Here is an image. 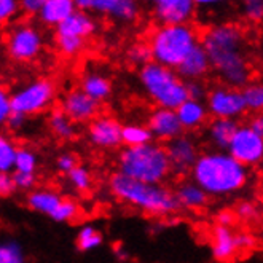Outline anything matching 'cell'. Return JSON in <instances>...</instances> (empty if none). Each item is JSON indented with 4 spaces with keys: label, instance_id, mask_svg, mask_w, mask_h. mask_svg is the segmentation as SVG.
Returning a JSON list of instances; mask_svg holds the SVG:
<instances>
[{
    "label": "cell",
    "instance_id": "cell-1",
    "mask_svg": "<svg viewBox=\"0 0 263 263\" xmlns=\"http://www.w3.org/2000/svg\"><path fill=\"white\" fill-rule=\"evenodd\" d=\"M201 45L222 85L242 89L252 82V66L246 54V37L239 24L223 21L209 26L201 34Z\"/></svg>",
    "mask_w": 263,
    "mask_h": 263
},
{
    "label": "cell",
    "instance_id": "cell-2",
    "mask_svg": "<svg viewBox=\"0 0 263 263\" xmlns=\"http://www.w3.org/2000/svg\"><path fill=\"white\" fill-rule=\"evenodd\" d=\"M190 176L198 187L214 198L236 195L249 180L247 167L228 152L220 150L201 153Z\"/></svg>",
    "mask_w": 263,
    "mask_h": 263
},
{
    "label": "cell",
    "instance_id": "cell-3",
    "mask_svg": "<svg viewBox=\"0 0 263 263\" xmlns=\"http://www.w3.org/2000/svg\"><path fill=\"white\" fill-rule=\"evenodd\" d=\"M109 190L120 201L150 217H166L180 208L173 190L164 185H150L114 173L109 179Z\"/></svg>",
    "mask_w": 263,
    "mask_h": 263
},
{
    "label": "cell",
    "instance_id": "cell-4",
    "mask_svg": "<svg viewBox=\"0 0 263 263\" xmlns=\"http://www.w3.org/2000/svg\"><path fill=\"white\" fill-rule=\"evenodd\" d=\"M117 171L129 179L150 185H163L173 174L166 147L158 142L120 150Z\"/></svg>",
    "mask_w": 263,
    "mask_h": 263
},
{
    "label": "cell",
    "instance_id": "cell-5",
    "mask_svg": "<svg viewBox=\"0 0 263 263\" xmlns=\"http://www.w3.org/2000/svg\"><path fill=\"white\" fill-rule=\"evenodd\" d=\"M147 43L150 46L153 63L177 70L187 56L201 43V35L192 24L158 26L152 30Z\"/></svg>",
    "mask_w": 263,
    "mask_h": 263
},
{
    "label": "cell",
    "instance_id": "cell-6",
    "mask_svg": "<svg viewBox=\"0 0 263 263\" xmlns=\"http://www.w3.org/2000/svg\"><path fill=\"white\" fill-rule=\"evenodd\" d=\"M137 79L145 96L160 109L177 110L189 99L187 82L174 69L150 63L137 72Z\"/></svg>",
    "mask_w": 263,
    "mask_h": 263
},
{
    "label": "cell",
    "instance_id": "cell-7",
    "mask_svg": "<svg viewBox=\"0 0 263 263\" xmlns=\"http://www.w3.org/2000/svg\"><path fill=\"white\" fill-rule=\"evenodd\" d=\"M56 95V83L51 79H46V77L34 79L32 82L26 83L24 86L11 92L13 112L23 114L26 117L42 114L51 109Z\"/></svg>",
    "mask_w": 263,
    "mask_h": 263
},
{
    "label": "cell",
    "instance_id": "cell-8",
    "mask_svg": "<svg viewBox=\"0 0 263 263\" xmlns=\"http://www.w3.org/2000/svg\"><path fill=\"white\" fill-rule=\"evenodd\" d=\"M45 40L42 30L30 23H18L8 29L5 37V50L11 61L29 64L43 53Z\"/></svg>",
    "mask_w": 263,
    "mask_h": 263
},
{
    "label": "cell",
    "instance_id": "cell-9",
    "mask_svg": "<svg viewBox=\"0 0 263 263\" xmlns=\"http://www.w3.org/2000/svg\"><path fill=\"white\" fill-rule=\"evenodd\" d=\"M206 105L214 118L238 120L246 110L242 91L227 85H215L208 91Z\"/></svg>",
    "mask_w": 263,
    "mask_h": 263
},
{
    "label": "cell",
    "instance_id": "cell-10",
    "mask_svg": "<svg viewBox=\"0 0 263 263\" xmlns=\"http://www.w3.org/2000/svg\"><path fill=\"white\" fill-rule=\"evenodd\" d=\"M227 152L246 167L257 166L263 161V137L249 125H241Z\"/></svg>",
    "mask_w": 263,
    "mask_h": 263
},
{
    "label": "cell",
    "instance_id": "cell-11",
    "mask_svg": "<svg viewBox=\"0 0 263 263\" xmlns=\"http://www.w3.org/2000/svg\"><path fill=\"white\" fill-rule=\"evenodd\" d=\"M59 107L75 125H83V123L89 125L92 120L99 117L101 112V102L89 98L80 88L69 89L61 99Z\"/></svg>",
    "mask_w": 263,
    "mask_h": 263
},
{
    "label": "cell",
    "instance_id": "cell-12",
    "mask_svg": "<svg viewBox=\"0 0 263 263\" xmlns=\"http://www.w3.org/2000/svg\"><path fill=\"white\" fill-rule=\"evenodd\" d=\"M164 147H166L169 163H171L173 173L177 176L190 174L201 155L195 139L183 133L182 136L176 137L174 141L167 142Z\"/></svg>",
    "mask_w": 263,
    "mask_h": 263
},
{
    "label": "cell",
    "instance_id": "cell-13",
    "mask_svg": "<svg viewBox=\"0 0 263 263\" xmlns=\"http://www.w3.org/2000/svg\"><path fill=\"white\" fill-rule=\"evenodd\" d=\"M196 13L193 0H157L152 5V16L158 26L190 24Z\"/></svg>",
    "mask_w": 263,
    "mask_h": 263
},
{
    "label": "cell",
    "instance_id": "cell-14",
    "mask_svg": "<svg viewBox=\"0 0 263 263\" xmlns=\"http://www.w3.org/2000/svg\"><path fill=\"white\" fill-rule=\"evenodd\" d=\"M88 141L102 150H114L123 144V125L112 115H99L88 125Z\"/></svg>",
    "mask_w": 263,
    "mask_h": 263
},
{
    "label": "cell",
    "instance_id": "cell-15",
    "mask_svg": "<svg viewBox=\"0 0 263 263\" xmlns=\"http://www.w3.org/2000/svg\"><path fill=\"white\" fill-rule=\"evenodd\" d=\"M77 8L102 14L121 23H133L139 16V5L133 0H77Z\"/></svg>",
    "mask_w": 263,
    "mask_h": 263
},
{
    "label": "cell",
    "instance_id": "cell-16",
    "mask_svg": "<svg viewBox=\"0 0 263 263\" xmlns=\"http://www.w3.org/2000/svg\"><path fill=\"white\" fill-rule=\"evenodd\" d=\"M147 128L153 134V139L166 144L182 136L185 131L180 125V120L176 110L160 109V107H157V109L148 114Z\"/></svg>",
    "mask_w": 263,
    "mask_h": 263
},
{
    "label": "cell",
    "instance_id": "cell-17",
    "mask_svg": "<svg viewBox=\"0 0 263 263\" xmlns=\"http://www.w3.org/2000/svg\"><path fill=\"white\" fill-rule=\"evenodd\" d=\"M239 252L236 233L231 227L215 223L211 228V255L217 263H228Z\"/></svg>",
    "mask_w": 263,
    "mask_h": 263
},
{
    "label": "cell",
    "instance_id": "cell-18",
    "mask_svg": "<svg viewBox=\"0 0 263 263\" xmlns=\"http://www.w3.org/2000/svg\"><path fill=\"white\" fill-rule=\"evenodd\" d=\"M98 30V21L89 11L79 10L73 11L59 27H56V35H67V37H79V39H89L95 35Z\"/></svg>",
    "mask_w": 263,
    "mask_h": 263
},
{
    "label": "cell",
    "instance_id": "cell-19",
    "mask_svg": "<svg viewBox=\"0 0 263 263\" xmlns=\"http://www.w3.org/2000/svg\"><path fill=\"white\" fill-rule=\"evenodd\" d=\"M212 70L211 59L203 48V45H198L196 48L187 56V59L177 67V73L185 82H201Z\"/></svg>",
    "mask_w": 263,
    "mask_h": 263
},
{
    "label": "cell",
    "instance_id": "cell-20",
    "mask_svg": "<svg viewBox=\"0 0 263 263\" xmlns=\"http://www.w3.org/2000/svg\"><path fill=\"white\" fill-rule=\"evenodd\" d=\"M64 199L66 196L53 189H35L27 193L26 204L30 211L48 215L50 219H53V215L58 212L61 204L64 203Z\"/></svg>",
    "mask_w": 263,
    "mask_h": 263
},
{
    "label": "cell",
    "instance_id": "cell-21",
    "mask_svg": "<svg viewBox=\"0 0 263 263\" xmlns=\"http://www.w3.org/2000/svg\"><path fill=\"white\" fill-rule=\"evenodd\" d=\"M241 125L238 123V120H223V118H214L209 125H208V131H206V137L209 144L220 152H227L231 141L238 131Z\"/></svg>",
    "mask_w": 263,
    "mask_h": 263
},
{
    "label": "cell",
    "instance_id": "cell-22",
    "mask_svg": "<svg viewBox=\"0 0 263 263\" xmlns=\"http://www.w3.org/2000/svg\"><path fill=\"white\" fill-rule=\"evenodd\" d=\"M77 10L73 0H45L39 13V21L50 27H59Z\"/></svg>",
    "mask_w": 263,
    "mask_h": 263
},
{
    "label": "cell",
    "instance_id": "cell-23",
    "mask_svg": "<svg viewBox=\"0 0 263 263\" xmlns=\"http://www.w3.org/2000/svg\"><path fill=\"white\" fill-rule=\"evenodd\" d=\"M174 195L179 203V208L187 209V211H201L208 206L209 198H211L203 189L198 187L193 180H183L174 190Z\"/></svg>",
    "mask_w": 263,
    "mask_h": 263
},
{
    "label": "cell",
    "instance_id": "cell-24",
    "mask_svg": "<svg viewBox=\"0 0 263 263\" xmlns=\"http://www.w3.org/2000/svg\"><path fill=\"white\" fill-rule=\"evenodd\" d=\"M180 120V125L185 131H195L208 121L209 110L204 101L187 99L176 110Z\"/></svg>",
    "mask_w": 263,
    "mask_h": 263
},
{
    "label": "cell",
    "instance_id": "cell-25",
    "mask_svg": "<svg viewBox=\"0 0 263 263\" xmlns=\"http://www.w3.org/2000/svg\"><path fill=\"white\" fill-rule=\"evenodd\" d=\"M79 85L82 91H85L89 98H92L98 102L107 101L112 96V91H114L110 79H107L104 73L98 70H88L86 73H83Z\"/></svg>",
    "mask_w": 263,
    "mask_h": 263
},
{
    "label": "cell",
    "instance_id": "cell-26",
    "mask_svg": "<svg viewBox=\"0 0 263 263\" xmlns=\"http://www.w3.org/2000/svg\"><path fill=\"white\" fill-rule=\"evenodd\" d=\"M46 125L59 141H72L77 136L75 123L66 115V112L61 107H54V109L50 110L48 117H46Z\"/></svg>",
    "mask_w": 263,
    "mask_h": 263
},
{
    "label": "cell",
    "instance_id": "cell-27",
    "mask_svg": "<svg viewBox=\"0 0 263 263\" xmlns=\"http://www.w3.org/2000/svg\"><path fill=\"white\" fill-rule=\"evenodd\" d=\"M104 242V235L101 231L92 227L91 223H86V225H82L79 233H77V238H75V244L79 247L80 252H91L101 247Z\"/></svg>",
    "mask_w": 263,
    "mask_h": 263
},
{
    "label": "cell",
    "instance_id": "cell-28",
    "mask_svg": "<svg viewBox=\"0 0 263 263\" xmlns=\"http://www.w3.org/2000/svg\"><path fill=\"white\" fill-rule=\"evenodd\" d=\"M153 142V134L144 125L129 123L123 126V144L126 147H141Z\"/></svg>",
    "mask_w": 263,
    "mask_h": 263
},
{
    "label": "cell",
    "instance_id": "cell-29",
    "mask_svg": "<svg viewBox=\"0 0 263 263\" xmlns=\"http://www.w3.org/2000/svg\"><path fill=\"white\" fill-rule=\"evenodd\" d=\"M20 147L14 145L10 137H0V173L2 174H13L14 164H16Z\"/></svg>",
    "mask_w": 263,
    "mask_h": 263
},
{
    "label": "cell",
    "instance_id": "cell-30",
    "mask_svg": "<svg viewBox=\"0 0 263 263\" xmlns=\"http://www.w3.org/2000/svg\"><path fill=\"white\" fill-rule=\"evenodd\" d=\"M241 91L247 110L252 114H263V80H252Z\"/></svg>",
    "mask_w": 263,
    "mask_h": 263
},
{
    "label": "cell",
    "instance_id": "cell-31",
    "mask_svg": "<svg viewBox=\"0 0 263 263\" xmlns=\"http://www.w3.org/2000/svg\"><path fill=\"white\" fill-rule=\"evenodd\" d=\"M126 63L131 67L139 69V70L148 66L150 63H153V56H152L148 43H142V42L133 43L126 50Z\"/></svg>",
    "mask_w": 263,
    "mask_h": 263
},
{
    "label": "cell",
    "instance_id": "cell-32",
    "mask_svg": "<svg viewBox=\"0 0 263 263\" xmlns=\"http://www.w3.org/2000/svg\"><path fill=\"white\" fill-rule=\"evenodd\" d=\"M0 263H26V252L18 239L7 238L0 244Z\"/></svg>",
    "mask_w": 263,
    "mask_h": 263
},
{
    "label": "cell",
    "instance_id": "cell-33",
    "mask_svg": "<svg viewBox=\"0 0 263 263\" xmlns=\"http://www.w3.org/2000/svg\"><path fill=\"white\" fill-rule=\"evenodd\" d=\"M56 50L67 58H73L80 54L86 48V40L79 37H67V35H54Z\"/></svg>",
    "mask_w": 263,
    "mask_h": 263
},
{
    "label": "cell",
    "instance_id": "cell-34",
    "mask_svg": "<svg viewBox=\"0 0 263 263\" xmlns=\"http://www.w3.org/2000/svg\"><path fill=\"white\" fill-rule=\"evenodd\" d=\"M67 180L69 183L72 185V189L79 193H86L89 192L91 185H92V176H91V171L86 167V166H82L79 164L73 171H70L67 174Z\"/></svg>",
    "mask_w": 263,
    "mask_h": 263
},
{
    "label": "cell",
    "instance_id": "cell-35",
    "mask_svg": "<svg viewBox=\"0 0 263 263\" xmlns=\"http://www.w3.org/2000/svg\"><path fill=\"white\" fill-rule=\"evenodd\" d=\"M39 166V157L34 150L27 147H20L16 164H14V173H24V174H35Z\"/></svg>",
    "mask_w": 263,
    "mask_h": 263
},
{
    "label": "cell",
    "instance_id": "cell-36",
    "mask_svg": "<svg viewBox=\"0 0 263 263\" xmlns=\"http://www.w3.org/2000/svg\"><path fill=\"white\" fill-rule=\"evenodd\" d=\"M241 13L247 23L263 24V0H246L241 4Z\"/></svg>",
    "mask_w": 263,
    "mask_h": 263
},
{
    "label": "cell",
    "instance_id": "cell-37",
    "mask_svg": "<svg viewBox=\"0 0 263 263\" xmlns=\"http://www.w3.org/2000/svg\"><path fill=\"white\" fill-rule=\"evenodd\" d=\"M79 214H80L79 204H77L73 199L66 198V199H64V203L61 204V208H59L58 212L53 215V219H51V220L59 222V223H69V222H73Z\"/></svg>",
    "mask_w": 263,
    "mask_h": 263
},
{
    "label": "cell",
    "instance_id": "cell-38",
    "mask_svg": "<svg viewBox=\"0 0 263 263\" xmlns=\"http://www.w3.org/2000/svg\"><path fill=\"white\" fill-rule=\"evenodd\" d=\"M235 214L236 219L242 220V222H252L258 217V208L254 201L251 199H241L238 201V204L235 208Z\"/></svg>",
    "mask_w": 263,
    "mask_h": 263
},
{
    "label": "cell",
    "instance_id": "cell-39",
    "mask_svg": "<svg viewBox=\"0 0 263 263\" xmlns=\"http://www.w3.org/2000/svg\"><path fill=\"white\" fill-rule=\"evenodd\" d=\"M21 11V2H16V0H0V20H2V23H11L20 16Z\"/></svg>",
    "mask_w": 263,
    "mask_h": 263
},
{
    "label": "cell",
    "instance_id": "cell-40",
    "mask_svg": "<svg viewBox=\"0 0 263 263\" xmlns=\"http://www.w3.org/2000/svg\"><path fill=\"white\" fill-rule=\"evenodd\" d=\"M56 164V169L59 173H63V174H69L70 171H73V169L79 166V160H77V157L73 153H69V152H64V153H61L59 157L56 158L54 161Z\"/></svg>",
    "mask_w": 263,
    "mask_h": 263
},
{
    "label": "cell",
    "instance_id": "cell-41",
    "mask_svg": "<svg viewBox=\"0 0 263 263\" xmlns=\"http://www.w3.org/2000/svg\"><path fill=\"white\" fill-rule=\"evenodd\" d=\"M13 180L16 183V189L21 192H32L35 190V183H37V176L35 174H24V173H13Z\"/></svg>",
    "mask_w": 263,
    "mask_h": 263
},
{
    "label": "cell",
    "instance_id": "cell-42",
    "mask_svg": "<svg viewBox=\"0 0 263 263\" xmlns=\"http://www.w3.org/2000/svg\"><path fill=\"white\" fill-rule=\"evenodd\" d=\"M11 114H13L11 95H8L7 91H2L0 92V121H2V125H5Z\"/></svg>",
    "mask_w": 263,
    "mask_h": 263
},
{
    "label": "cell",
    "instance_id": "cell-43",
    "mask_svg": "<svg viewBox=\"0 0 263 263\" xmlns=\"http://www.w3.org/2000/svg\"><path fill=\"white\" fill-rule=\"evenodd\" d=\"M187 91H189V99L203 101L206 99L209 89H206L203 82H187Z\"/></svg>",
    "mask_w": 263,
    "mask_h": 263
},
{
    "label": "cell",
    "instance_id": "cell-44",
    "mask_svg": "<svg viewBox=\"0 0 263 263\" xmlns=\"http://www.w3.org/2000/svg\"><path fill=\"white\" fill-rule=\"evenodd\" d=\"M18 192L16 189V183L13 180V176L11 174H0V195L4 198L7 196H11Z\"/></svg>",
    "mask_w": 263,
    "mask_h": 263
},
{
    "label": "cell",
    "instance_id": "cell-45",
    "mask_svg": "<svg viewBox=\"0 0 263 263\" xmlns=\"http://www.w3.org/2000/svg\"><path fill=\"white\" fill-rule=\"evenodd\" d=\"M236 242H238L239 251H251L257 244V239L251 233H244V231H241V233H236Z\"/></svg>",
    "mask_w": 263,
    "mask_h": 263
},
{
    "label": "cell",
    "instance_id": "cell-46",
    "mask_svg": "<svg viewBox=\"0 0 263 263\" xmlns=\"http://www.w3.org/2000/svg\"><path fill=\"white\" fill-rule=\"evenodd\" d=\"M43 2L45 0H23L21 2V8H23V13L26 14H30V16H39V13L43 7Z\"/></svg>",
    "mask_w": 263,
    "mask_h": 263
},
{
    "label": "cell",
    "instance_id": "cell-47",
    "mask_svg": "<svg viewBox=\"0 0 263 263\" xmlns=\"http://www.w3.org/2000/svg\"><path fill=\"white\" fill-rule=\"evenodd\" d=\"M26 120H27V117L26 115H23V114H18V112H13L10 117H8V120H7V128L10 129V131H20L24 125H26Z\"/></svg>",
    "mask_w": 263,
    "mask_h": 263
},
{
    "label": "cell",
    "instance_id": "cell-48",
    "mask_svg": "<svg viewBox=\"0 0 263 263\" xmlns=\"http://www.w3.org/2000/svg\"><path fill=\"white\" fill-rule=\"evenodd\" d=\"M215 222L219 225H223V227H233V223L236 222V214L235 211H230V209H222L217 217H215Z\"/></svg>",
    "mask_w": 263,
    "mask_h": 263
},
{
    "label": "cell",
    "instance_id": "cell-49",
    "mask_svg": "<svg viewBox=\"0 0 263 263\" xmlns=\"http://www.w3.org/2000/svg\"><path fill=\"white\" fill-rule=\"evenodd\" d=\"M247 125H249L260 137H263V114H254L251 120L247 121Z\"/></svg>",
    "mask_w": 263,
    "mask_h": 263
},
{
    "label": "cell",
    "instance_id": "cell-50",
    "mask_svg": "<svg viewBox=\"0 0 263 263\" xmlns=\"http://www.w3.org/2000/svg\"><path fill=\"white\" fill-rule=\"evenodd\" d=\"M114 255L117 257L118 261H126V260H129V252L121 244L114 247Z\"/></svg>",
    "mask_w": 263,
    "mask_h": 263
}]
</instances>
